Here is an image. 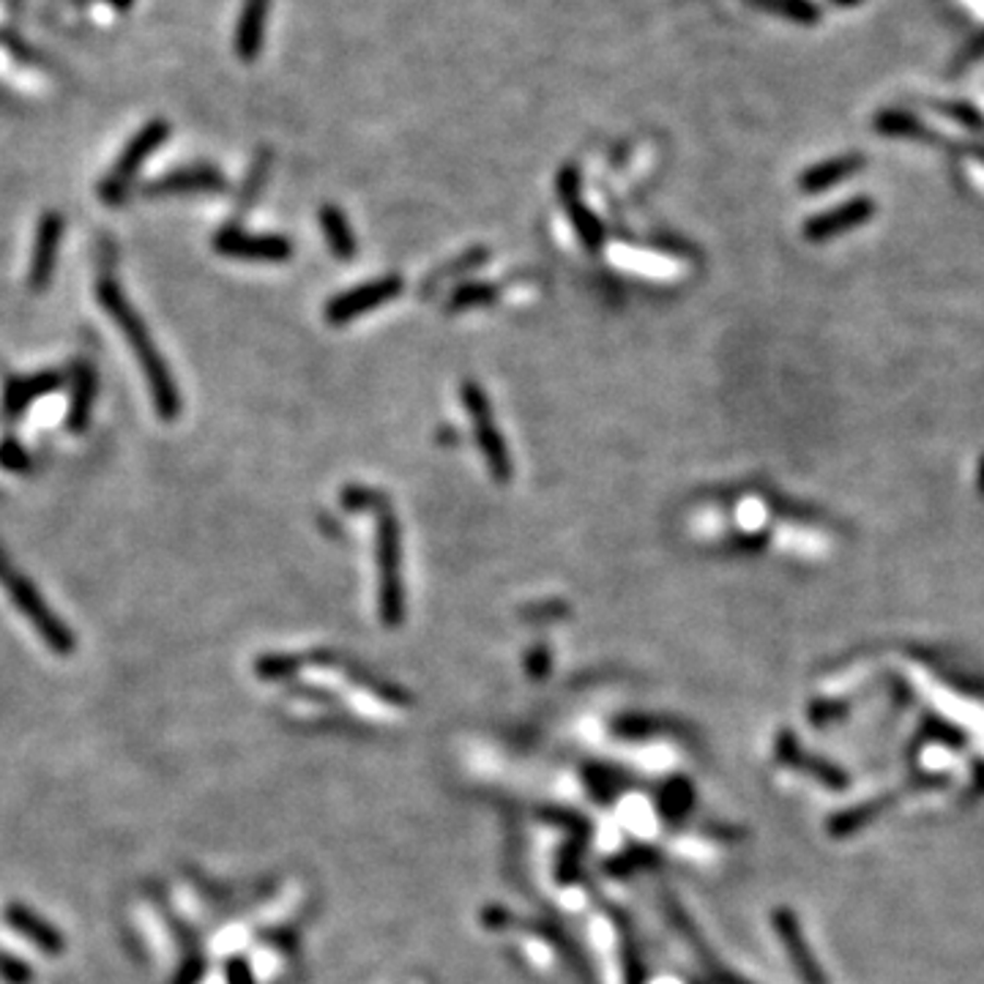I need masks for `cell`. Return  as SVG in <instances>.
I'll return each mask as SVG.
<instances>
[{
    "label": "cell",
    "mask_w": 984,
    "mask_h": 984,
    "mask_svg": "<svg viewBox=\"0 0 984 984\" xmlns=\"http://www.w3.org/2000/svg\"><path fill=\"white\" fill-rule=\"evenodd\" d=\"M96 299L105 307L107 315L118 323L121 334L127 337L129 348L137 356L140 370H143L145 381H148L151 399H154L159 416L165 421H176L178 413H181V394H178L176 381H172L165 359H161L159 350H156V343L151 339L145 323L140 321V315L134 312V307L129 304L116 279L101 277L99 285H96Z\"/></svg>",
    "instance_id": "obj_1"
},
{
    "label": "cell",
    "mask_w": 984,
    "mask_h": 984,
    "mask_svg": "<svg viewBox=\"0 0 984 984\" xmlns=\"http://www.w3.org/2000/svg\"><path fill=\"white\" fill-rule=\"evenodd\" d=\"M0 583L7 588V593L12 597V602L17 604L20 613L31 621L36 632H39L41 640L58 653H72L74 651V635L61 619L50 610V604L39 597L34 583L28 577L20 575L12 564L7 561V555L0 553Z\"/></svg>",
    "instance_id": "obj_2"
},
{
    "label": "cell",
    "mask_w": 984,
    "mask_h": 984,
    "mask_svg": "<svg viewBox=\"0 0 984 984\" xmlns=\"http://www.w3.org/2000/svg\"><path fill=\"white\" fill-rule=\"evenodd\" d=\"M170 137V123L154 118V121L145 123L137 134L127 143L123 154L118 156V161L112 165V170L107 172L105 181L99 183V197L105 205H118L132 189L134 178H137L140 167L161 148Z\"/></svg>",
    "instance_id": "obj_3"
},
{
    "label": "cell",
    "mask_w": 984,
    "mask_h": 984,
    "mask_svg": "<svg viewBox=\"0 0 984 984\" xmlns=\"http://www.w3.org/2000/svg\"><path fill=\"white\" fill-rule=\"evenodd\" d=\"M377 569H381V619L386 626H399L405 615L403 593V550H399V526L392 512L383 509L377 517Z\"/></svg>",
    "instance_id": "obj_4"
},
{
    "label": "cell",
    "mask_w": 984,
    "mask_h": 984,
    "mask_svg": "<svg viewBox=\"0 0 984 984\" xmlns=\"http://www.w3.org/2000/svg\"><path fill=\"white\" fill-rule=\"evenodd\" d=\"M459 394H463V403L465 408H468L470 421H473V435L481 454H484L487 470H490V476L499 481V484H506V481L512 479V457L509 448H506L504 435H501L499 427H495V416H492L490 399H487L484 388L473 381H465Z\"/></svg>",
    "instance_id": "obj_5"
},
{
    "label": "cell",
    "mask_w": 984,
    "mask_h": 984,
    "mask_svg": "<svg viewBox=\"0 0 984 984\" xmlns=\"http://www.w3.org/2000/svg\"><path fill=\"white\" fill-rule=\"evenodd\" d=\"M399 293H403V279L399 277H383L375 279V283H364L356 290H345L326 304V323L345 326V323L383 307L386 301L397 299Z\"/></svg>",
    "instance_id": "obj_6"
},
{
    "label": "cell",
    "mask_w": 984,
    "mask_h": 984,
    "mask_svg": "<svg viewBox=\"0 0 984 984\" xmlns=\"http://www.w3.org/2000/svg\"><path fill=\"white\" fill-rule=\"evenodd\" d=\"M214 250L225 257H238V261H261V263H283L293 255L288 238L283 236H257V232H243L236 225L225 227L214 236Z\"/></svg>",
    "instance_id": "obj_7"
},
{
    "label": "cell",
    "mask_w": 984,
    "mask_h": 984,
    "mask_svg": "<svg viewBox=\"0 0 984 984\" xmlns=\"http://www.w3.org/2000/svg\"><path fill=\"white\" fill-rule=\"evenodd\" d=\"M555 192H559L561 205L564 211L569 214L572 225H575L577 236L580 241L586 243L588 250H599L604 241V230H602V221L597 219L591 208L583 203L580 197V172H577L575 165H566L561 167L559 172V181H555Z\"/></svg>",
    "instance_id": "obj_8"
},
{
    "label": "cell",
    "mask_w": 984,
    "mask_h": 984,
    "mask_svg": "<svg viewBox=\"0 0 984 984\" xmlns=\"http://www.w3.org/2000/svg\"><path fill=\"white\" fill-rule=\"evenodd\" d=\"M61 236H63V216L58 214V211H47L39 221V230H36L34 255H31L28 288L34 290V293H41V290H47V285H50L52 272H56Z\"/></svg>",
    "instance_id": "obj_9"
},
{
    "label": "cell",
    "mask_w": 984,
    "mask_h": 984,
    "mask_svg": "<svg viewBox=\"0 0 984 984\" xmlns=\"http://www.w3.org/2000/svg\"><path fill=\"white\" fill-rule=\"evenodd\" d=\"M268 14H272V0H243L236 34H232V50L241 61L252 63L261 56L263 41H266Z\"/></svg>",
    "instance_id": "obj_10"
},
{
    "label": "cell",
    "mask_w": 984,
    "mask_h": 984,
    "mask_svg": "<svg viewBox=\"0 0 984 984\" xmlns=\"http://www.w3.org/2000/svg\"><path fill=\"white\" fill-rule=\"evenodd\" d=\"M227 183L221 178L219 170L208 165H189L181 170L165 172L156 181L145 183V194H156V197H165V194H183V192H221Z\"/></svg>",
    "instance_id": "obj_11"
},
{
    "label": "cell",
    "mask_w": 984,
    "mask_h": 984,
    "mask_svg": "<svg viewBox=\"0 0 984 984\" xmlns=\"http://www.w3.org/2000/svg\"><path fill=\"white\" fill-rule=\"evenodd\" d=\"M61 383H63L61 372H41V375L12 381L7 386V392H3V410H7V416L23 413V410H28L36 399L58 392Z\"/></svg>",
    "instance_id": "obj_12"
},
{
    "label": "cell",
    "mask_w": 984,
    "mask_h": 984,
    "mask_svg": "<svg viewBox=\"0 0 984 984\" xmlns=\"http://www.w3.org/2000/svg\"><path fill=\"white\" fill-rule=\"evenodd\" d=\"M7 916H9V924H12L17 933H23L31 944L39 946L41 951H50V955L63 951L61 933H58L52 924H47L45 919L36 916L34 911H28V908H23V905H9Z\"/></svg>",
    "instance_id": "obj_13"
},
{
    "label": "cell",
    "mask_w": 984,
    "mask_h": 984,
    "mask_svg": "<svg viewBox=\"0 0 984 984\" xmlns=\"http://www.w3.org/2000/svg\"><path fill=\"white\" fill-rule=\"evenodd\" d=\"M96 399V372L94 367H80L77 377H74V394L69 399L67 410V427L69 432H83L91 421V410H94Z\"/></svg>",
    "instance_id": "obj_14"
},
{
    "label": "cell",
    "mask_w": 984,
    "mask_h": 984,
    "mask_svg": "<svg viewBox=\"0 0 984 984\" xmlns=\"http://www.w3.org/2000/svg\"><path fill=\"white\" fill-rule=\"evenodd\" d=\"M321 227H323V236H326L328 247H332L334 257H339V261H350V257L356 255V236H353V230H350L345 214L337 208V205H323Z\"/></svg>",
    "instance_id": "obj_15"
},
{
    "label": "cell",
    "mask_w": 984,
    "mask_h": 984,
    "mask_svg": "<svg viewBox=\"0 0 984 984\" xmlns=\"http://www.w3.org/2000/svg\"><path fill=\"white\" fill-rule=\"evenodd\" d=\"M777 927H780V935L785 938V946L791 949V955H793V960H796V968L802 971L804 982L824 984V976H820V971L815 968L813 955H807V949H804L802 935H799V927H796V922H793L791 913H780V916H777Z\"/></svg>",
    "instance_id": "obj_16"
},
{
    "label": "cell",
    "mask_w": 984,
    "mask_h": 984,
    "mask_svg": "<svg viewBox=\"0 0 984 984\" xmlns=\"http://www.w3.org/2000/svg\"><path fill=\"white\" fill-rule=\"evenodd\" d=\"M859 167H862V159H859V156H842V159L824 161V165H818V167H813V170L804 172L802 189H807V192H818V189H826V187H831V183L842 181V178L851 176V172L859 170Z\"/></svg>",
    "instance_id": "obj_17"
},
{
    "label": "cell",
    "mask_w": 984,
    "mask_h": 984,
    "mask_svg": "<svg viewBox=\"0 0 984 984\" xmlns=\"http://www.w3.org/2000/svg\"><path fill=\"white\" fill-rule=\"evenodd\" d=\"M867 214H869V203L842 205V208L835 211V214H824V216H818L815 221H809L807 230L804 232H807L809 238H826V236H831V232H840V230H845V227L856 225V221L864 219Z\"/></svg>",
    "instance_id": "obj_18"
},
{
    "label": "cell",
    "mask_w": 984,
    "mask_h": 984,
    "mask_svg": "<svg viewBox=\"0 0 984 984\" xmlns=\"http://www.w3.org/2000/svg\"><path fill=\"white\" fill-rule=\"evenodd\" d=\"M747 3L749 7L760 9V12L788 17L799 25H815L820 20L818 7L809 3V0H747Z\"/></svg>",
    "instance_id": "obj_19"
},
{
    "label": "cell",
    "mask_w": 984,
    "mask_h": 984,
    "mask_svg": "<svg viewBox=\"0 0 984 984\" xmlns=\"http://www.w3.org/2000/svg\"><path fill=\"white\" fill-rule=\"evenodd\" d=\"M499 296V288L495 285H484V283H468V285H457V290L452 293L448 299V312H463V310H473V307H484L490 301H495Z\"/></svg>",
    "instance_id": "obj_20"
},
{
    "label": "cell",
    "mask_w": 984,
    "mask_h": 984,
    "mask_svg": "<svg viewBox=\"0 0 984 984\" xmlns=\"http://www.w3.org/2000/svg\"><path fill=\"white\" fill-rule=\"evenodd\" d=\"M383 504H386L383 492L370 490V487H345L343 490V506L350 512L372 509V506H383Z\"/></svg>",
    "instance_id": "obj_21"
},
{
    "label": "cell",
    "mask_w": 984,
    "mask_h": 984,
    "mask_svg": "<svg viewBox=\"0 0 984 984\" xmlns=\"http://www.w3.org/2000/svg\"><path fill=\"white\" fill-rule=\"evenodd\" d=\"M257 675L266 681H279V679H288L299 670V662L290 657H266V659H257L255 664Z\"/></svg>",
    "instance_id": "obj_22"
},
{
    "label": "cell",
    "mask_w": 984,
    "mask_h": 984,
    "mask_svg": "<svg viewBox=\"0 0 984 984\" xmlns=\"http://www.w3.org/2000/svg\"><path fill=\"white\" fill-rule=\"evenodd\" d=\"M0 468H7V470H28L31 468V457H28V452L23 448V443H17L14 437L0 441Z\"/></svg>",
    "instance_id": "obj_23"
},
{
    "label": "cell",
    "mask_w": 984,
    "mask_h": 984,
    "mask_svg": "<svg viewBox=\"0 0 984 984\" xmlns=\"http://www.w3.org/2000/svg\"><path fill=\"white\" fill-rule=\"evenodd\" d=\"M0 976L7 979L9 984H28L31 982V968L23 965L17 957L0 955Z\"/></svg>",
    "instance_id": "obj_24"
},
{
    "label": "cell",
    "mask_w": 984,
    "mask_h": 984,
    "mask_svg": "<svg viewBox=\"0 0 984 984\" xmlns=\"http://www.w3.org/2000/svg\"><path fill=\"white\" fill-rule=\"evenodd\" d=\"M200 973H203V962H200V960H189L187 965H183L181 976L176 979V984H197Z\"/></svg>",
    "instance_id": "obj_25"
},
{
    "label": "cell",
    "mask_w": 984,
    "mask_h": 984,
    "mask_svg": "<svg viewBox=\"0 0 984 984\" xmlns=\"http://www.w3.org/2000/svg\"><path fill=\"white\" fill-rule=\"evenodd\" d=\"M230 984H252L250 968L243 965L241 960H232V965H230Z\"/></svg>",
    "instance_id": "obj_26"
},
{
    "label": "cell",
    "mask_w": 984,
    "mask_h": 984,
    "mask_svg": "<svg viewBox=\"0 0 984 984\" xmlns=\"http://www.w3.org/2000/svg\"><path fill=\"white\" fill-rule=\"evenodd\" d=\"M105 3H110L112 9H118V12H129V9L134 7V0H105Z\"/></svg>",
    "instance_id": "obj_27"
},
{
    "label": "cell",
    "mask_w": 984,
    "mask_h": 984,
    "mask_svg": "<svg viewBox=\"0 0 984 984\" xmlns=\"http://www.w3.org/2000/svg\"><path fill=\"white\" fill-rule=\"evenodd\" d=\"M973 45H976V47H973V50L968 52V56H971V58H973V56H982V52H984V34L979 36V39L973 41Z\"/></svg>",
    "instance_id": "obj_28"
},
{
    "label": "cell",
    "mask_w": 984,
    "mask_h": 984,
    "mask_svg": "<svg viewBox=\"0 0 984 984\" xmlns=\"http://www.w3.org/2000/svg\"><path fill=\"white\" fill-rule=\"evenodd\" d=\"M837 3H842V7H856V3H862V0H837Z\"/></svg>",
    "instance_id": "obj_29"
}]
</instances>
